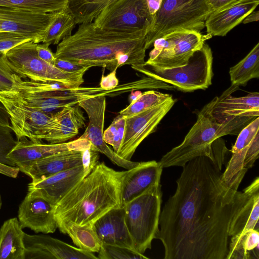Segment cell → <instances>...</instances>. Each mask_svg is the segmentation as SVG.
<instances>
[{
  "label": "cell",
  "instance_id": "1",
  "mask_svg": "<svg viewBox=\"0 0 259 259\" xmlns=\"http://www.w3.org/2000/svg\"><path fill=\"white\" fill-rule=\"evenodd\" d=\"M174 194L161 211L155 239L165 259H226L229 230L246 193L228 187L222 167L205 156L184 165Z\"/></svg>",
  "mask_w": 259,
  "mask_h": 259
},
{
  "label": "cell",
  "instance_id": "2",
  "mask_svg": "<svg viewBox=\"0 0 259 259\" xmlns=\"http://www.w3.org/2000/svg\"><path fill=\"white\" fill-rule=\"evenodd\" d=\"M147 34L108 31L96 27L93 22L83 23L57 45L55 55L56 58L111 71L124 65L138 71L145 67Z\"/></svg>",
  "mask_w": 259,
  "mask_h": 259
},
{
  "label": "cell",
  "instance_id": "3",
  "mask_svg": "<svg viewBox=\"0 0 259 259\" xmlns=\"http://www.w3.org/2000/svg\"><path fill=\"white\" fill-rule=\"evenodd\" d=\"M123 175L99 162L54 206L57 227L70 223L92 226L111 209L121 206Z\"/></svg>",
  "mask_w": 259,
  "mask_h": 259
},
{
  "label": "cell",
  "instance_id": "4",
  "mask_svg": "<svg viewBox=\"0 0 259 259\" xmlns=\"http://www.w3.org/2000/svg\"><path fill=\"white\" fill-rule=\"evenodd\" d=\"M234 135L227 126L218 123L207 104L199 112L196 122L183 141L164 154L159 162L162 168L183 166L199 156H205L222 167L228 149L221 138Z\"/></svg>",
  "mask_w": 259,
  "mask_h": 259
},
{
  "label": "cell",
  "instance_id": "5",
  "mask_svg": "<svg viewBox=\"0 0 259 259\" xmlns=\"http://www.w3.org/2000/svg\"><path fill=\"white\" fill-rule=\"evenodd\" d=\"M212 12L208 0H162L146 35V50L156 39L175 31L201 32Z\"/></svg>",
  "mask_w": 259,
  "mask_h": 259
},
{
  "label": "cell",
  "instance_id": "6",
  "mask_svg": "<svg viewBox=\"0 0 259 259\" xmlns=\"http://www.w3.org/2000/svg\"><path fill=\"white\" fill-rule=\"evenodd\" d=\"M162 195L159 183L122 206L134 249L141 254L151 248L159 230Z\"/></svg>",
  "mask_w": 259,
  "mask_h": 259
},
{
  "label": "cell",
  "instance_id": "7",
  "mask_svg": "<svg viewBox=\"0 0 259 259\" xmlns=\"http://www.w3.org/2000/svg\"><path fill=\"white\" fill-rule=\"evenodd\" d=\"M37 44L30 40L21 44L4 55L13 71L22 78L39 82L60 83L67 88L80 86L86 70L69 72L41 59L37 55Z\"/></svg>",
  "mask_w": 259,
  "mask_h": 259
},
{
  "label": "cell",
  "instance_id": "8",
  "mask_svg": "<svg viewBox=\"0 0 259 259\" xmlns=\"http://www.w3.org/2000/svg\"><path fill=\"white\" fill-rule=\"evenodd\" d=\"M213 57L211 49L205 42L182 66L164 68L145 66L147 76L162 81L184 92L205 90L212 82Z\"/></svg>",
  "mask_w": 259,
  "mask_h": 259
},
{
  "label": "cell",
  "instance_id": "9",
  "mask_svg": "<svg viewBox=\"0 0 259 259\" xmlns=\"http://www.w3.org/2000/svg\"><path fill=\"white\" fill-rule=\"evenodd\" d=\"M212 36L192 31H175L156 39L145 66L178 67L186 64L189 58Z\"/></svg>",
  "mask_w": 259,
  "mask_h": 259
},
{
  "label": "cell",
  "instance_id": "10",
  "mask_svg": "<svg viewBox=\"0 0 259 259\" xmlns=\"http://www.w3.org/2000/svg\"><path fill=\"white\" fill-rule=\"evenodd\" d=\"M153 18L145 0H118L106 6L93 22L96 27L108 31L148 33Z\"/></svg>",
  "mask_w": 259,
  "mask_h": 259
},
{
  "label": "cell",
  "instance_id": "11",
  "mask_svg": "<svg viewBox=\"0 0 259 259\" xmlns=\"http://www.w3.org/2000/svg\"><path fill=\"white\" fill-rule=\"evenodd\" d=\"M239 88L231 85L220 96L215 97L207 104L214 119L228 126L236 136L259 116L258 92H250L240 97L232 96L231 94Z\"/></svg>",
  "mask_w": 259,
  "mask_h": 259
},
{
  "label": "cell",
  "instance_id": "12",
  "mask_svg": "<svg viewBox=\"0 0 259 259\" xmlns=\"http://www.w3.org/2000/svg\"><path fill=\"white\" fill-rule=\"evenodd\" d=\"M231 152V157L222 173L223 182L238 190L246 172L259 156V117L245 126L237 135Z\"/></svg>",
  "mask_w": 259,
  "mask_h": 259
},
{
  "label": "cell",
  "instance_id": "13",
  "mask_svg": "<svg viewBox=\"0 0 259 259\" xmlns=\"http://www.w3.org/2000/svg\"><path fill=\"white\" fill-rule=\"evenodd\" d=\"M175 102L171 97L159 105L126 117L124 136L117 154L124 159L131 160L138 147L155 131Z\"/></svg>",
  "mask_w": 259,
  "mask_h": 259
},
{
  "label": "cell",
  "instance_id": "14",
  "mask_svg": "<svg viewBox=\"0 0 259 259\" xmlns=\"http://www.w3.org/2000/svg\"><path fill=\"white\" fill-rule=\"evenodd\" d=\"M0 102L10 117L12 128L17 140L38 139L52 121L54 113L34 109L15 98L6 90L0 91Z\"/></svg>",
  "mask_w": 259,
  "mask_h": 259
},
{
  "label": "cell",
  "instance_id": "15",
  "mask_svg": "<svg viewBox=\"0 0 259 259\" xmlns=\"http://www.w3.org/2000/svg\"><path fill=\"white\" fill-rule=\"evenodd\" d=\"M78 105L85 111L89 120L84 132L80 138L88 140L95 150L105 155L117 165L126 169L136 166L138 162L127 160L120 157L103 139L106 96H99L85 99Z\"/></svg>",
  "mask_w": 259,
  "mask_h": 259
},
{
  "label": "cell",
  "instance_id": "16",
  "mask_svg": "<svg viewBox=\"0 0 259 259\" xmlns=\"http://www.w3.org/2000/svg\"><path fill=\"white\" fill-rule=\"evenodd\" d=\"M56 12L36 13L0 6V31L23 33L35 43L42 42Z\"/></svg>",
  "mask_w": 259,
  "mask_h": 259
},
{
  "label": "cell",
  "instance_id": "17",
  "mask_svg": "<svg viewBox=\"0 0 259 259\" xmlns=\"http://www.w3.org/2000/svg\"><path fill=\"white\" fill-rule=\"evenodd\" d=\"M92 146L87 140L81 138L69 142L57 144H46L42 140H28L22 138L10 152L8 157L24 172L29 165L34 161L50 155L65 151H82Z\"/></svg>",
  "mask_w": 259,
  "mask_h": 259
},
{
  "label": "cell",
  "instance_id": "18",
  "mask_svg": "<svg viewBox=\"0 0 259 259\" xmlns=\"http://www.w3.org/2000/svg\"><path fill=\"white\" fill-rule=\"evenodd\" d=\"M45 234L24 233L25 259L98 258L92 252Z\"/></svg>",
  "mask_w": 259,
  "mask_h": 259
},
{
  "label": "cell",
  "instance_id": "19",
  "mask_svg": "<svg viewBox=\"0 0 259 259\" xmlns=\"http://www.w3.org/2000/svg\"><path fill=\"white\" fill-rule=\"evenodd\" d=\"M18 219L23 229L29 228L35 233H52L58 228L54 206L29 192L19 205Z\"/></svg>",
  "mask_w": 259,
  "mask_h": 259
},
{
  "label": "cell",
  "instance_id": "20",
  "mask_svg": "<svg viewBox=\"0 0 259 259\" xmlns=\"http://www.w3.org/2000/svg\"><path fill=\"white\" fill-rule=\"evenodd\" d=\"M160 163L155 160L139 162L134 167L124 171L121 182V205L159 184L162 172Z\"/></svg>",
  "mask_w": 259,
  "mask_h": 259
},
{
  "label": "cell",
  "instance_id": "21",
  "mask_svg": "<svg viewBox=\"0 0 259 259\" xmlns=\"http://www.w3.org/2000/svg\"><path fill=\"white\" fill-rule=\"evenodd\" d=\"M86 176L82 165L77 166L40 182L30 183L28 186V192L44 198L54 206Z\"/></svg>",
  "mask_w": 259,
  "mask_h": 259
},
{
  "label": "cell",
  "instance_id": "22",
  "mask_svg": "<svg viewBox=\"0 0 259 259\" xmlns=\"http://www.w3.org/2000/svg\"><path fill=\"white\" fill-rule=\"evenodd\" d=\"M92 227L102 244L135 250L125 223L123 207L111 209L97 219Z\"/></svg>",
  "mask_w": 259,
  "mask_h": 259
},
{
  "label": "cell",
  "instance_id": "23",
  "mask_svg": "<svg viewBox=\"0 0 259 259\" xmlns=\"http://www.w3.org/2000/svg\"><path fill=\"white\" fill-rule=\"evenodd\" d=\"M85 126V118L78 105L65 107L54 113L42 140L51 144L65 143Z\"/></svg>",
  "mask_w": 259,
  "mask_h": 259
},
{
  "label": "cell",
  "instance_id": "24",
  "mask_svg": "<svg viewBox=\"0 0 259 259\" xmlns=\"http://www.w3.org/2000/svg\"><path fill=\"white\" fill-rule=\"evenodd\" d=\"M259 0H238L211 13L205 23L207 33L225 36L254 10Z\"/></svg>",
  "mask_w": 259,
  "mask_h": 259
},
{
  "label": "cell",
  "instance_id": "25",
  "mask_svg": "<svg viewBox=\"0 0 259 259\" xmlns=\"http://www.w3.org/2000/svg\"><path fill=\"white\" fill-rule=\"evenodd\" d=\"M243 191L247 195L246 200L229 227V235L232 238H240L253 229L259 230V178H255Z\"/></svg>",
  "mask_w": 259,
  "mask_h": 259
},
{
  "label": "cell",
  "instance_id": "26",
  "mask_svg": "<svg viewBox=\"0 0 259 259\" xmlns=\"http://www.w3.org/2000/svg\"><path fill=\"white\" fill-rule=\"evenodd\" d=\"M81 165V151L68 150L34 161L24 173L31 178L32 183H35L61 171Z\"/></svg>",
  "mask_w": 259,
  "mask_h": 259
},
{
  "label": "cell",
  "instance_id": "27",
  "mask_svg": "<svg viewBox=\"0 0 259 259\" xmlns=\"http://www.w3.org/2000/svg\"><path fill=\"white\" fill-rule=\"evenodd\" d=\"M24 233L18 218L4 222L0 228V259H25Z\"/></svg>",
  "mask_w": 259,
  "mask_h": 259
},
{
  "label": "cell",
  "instance_id": "28",
  "mask_svg": "<svg viewBox=\"0 0 259 259\" xmlns=\"http://www.w3.org/2000/svg\"><path fill=\"white\" fill-rule=\"evenodd\" d=\"M229 75L232 85L245 86L253 78L259 77V43L237 64L230 67Z\"/></svg>",
  "mask_w": 259,
  "mask_h": 259
},
{
  "label": "cell",
  "instance_id": "29",
  "mask_svg": "<svg viewBox=\"0 0 259 259\" xmlns=\"http://www.w3.org/2000/svg\"><path fill=\"white\" fill-rule=\"evenodd\" d=\"M58 228L61 233L68 234L80 249L92 253L99 251L102 243L92 226L70 223L61 224Z\"/></svg>",
  "mask_w": 259,
  "mask_h": 259
},
{
  "label": "cell",
  "instance_id": "30",
  "mask_svg": "<svg viewBox=\"0 0 259 259\" xmlns=\"http://www.w3.org/2000/svg\"><path fill=\"white\" fill-rule=\"evenodd\" d=\"M76 24L75 18L67 5L56 12L42 42L49 45H58L72 34Z\"/></svg>",
  "mask_w": 259,
  "mask_h": 259
},
{
  "label": "cell",
  "instance_id": "31",
  "mask_svg": "<svg viewBox=\"0 0 259 259\" xmlns=\"http://www.w3.org/2000/svg\"><path fill=\"white\" fill-rule=\"evenodd\" d=\"M172 96L154 90L141 93L130 105L121 110L119 114L126 117H131L150 108L159 105L171 98Z\"/></svg>",
  "mask_w": 259,
  "mask_h": 259
},
{
  "label": "cell",
  "instance_id": "32",
  "mask_svg": "<svg viewBox=\"0 0 259 259\" xmlns=\"http://www.w3.org/2000/svg\"><path fill=\"white\" fill-rule=\"evenodd\" d=\"M69 0H0V6L13 7L36 13L59 11L68 5Z\"/></svg>",
  "mask_w": 259,
  "mask_h": 259
},
{
  "label": "cell",
  "instance_id": "33",
  "mask_svg": "<svg viewBox=\"0 0 259 259\" xmlns=\"http://www.w3.org/2000/svg\"><path fill=\"white\" fill-rule=\"evenodd\" d=\"M16 74L11 68L5 56L0 54V91L9 89L12 87ZM0 125L12 127L9 115L1 102Z\"/></svg>",
  "mask_w": 259,
  "mask_h": 259
},
{
  "label": "cell",
  "instance_id": "34",
  "mask_svg": "<svg viewBox=\"0 0 259 259\" xmlns=\"http://www.w3.org/2000/svg\"><path fill=\"white\" fill-rule=\"evenodd\" d=\"M125 118L117 116L109 126L103 132V139L106 144L111 145L113 151L117 154L124 136Z\"/></svg>",
  "mask_w": 259,
  "mask_h": 259
},
{
  "label": "cell",
  "instance_id": "35",
  "mask_svg": "<svg viewBox=\"0 0 259 259\" xmlns=\"http://www.w3.org/2000/svg\"><path fill=\"white\" fill-rule=\"evenodd\" d=\"M100 259H147L137 251L124 247L102 244L98 252Z\"/></svg>",
  "mask_w": 259,
  "mask_h": 259
},
{
  "label": "cell",
  "instance_id": "36",
  "mask_svg": "<svg viewBox=\"0 0 259 259\" xmlns=\"http://www.w3.org/2000/svg\"><path fill=\"white\" fill-rule=\"evenodd\" d=\"M12 127L0 125V163L16 166L8 157V154L18 143V140L14 139L12 135Z\"/></svg>",
  "mask_w": 259,
  "mask_h": 259
},
{
  "label": "cell",
  "instance_id": "37",
  "mask_svg": "<svg viewBox=\"0 0 259 259\" xmlns=\"http://www.w3.org/2000/svg\"><path fill=\"white\" fill-rule=\"evenodd\" d=\"M30 40L33 41L32 38L23 33L0 31V54L5 55L11 49Z\"/></svg>",
  "mask_w": 259,
  "mask_h": 259
},
{
  "label": "cell",
  "instance_id": "38",
  "mask_svg": "<svg viewBox=\"0 0 259 259\" xmlns=\"http://www.w3.org/2000/svg\"><path fill=\"white\" fill-rule=\"evenodd\" d=\"M98 152L93 147L81 151L82 165L86 175H88L99 162Z\"/></svg>",
  "mask_w": 259,
  "mask_h": 259
},
{
  "label": "cell",
  "instance_id": "39",
  "mask_svg": "<svg viewBox=\"0 0 259 259\" xmlns=\"http://www.w3.org/2000/svg\"><path fill=\"white\" fill-rule=\"evenodd\" d=\"M54 65L59 69L69 72L88 70L91 68L58 58H56Z\"/></svg>",
  "mask_w": 259,
  "mask_h": 259
},
{
  "label": "cell",
  "instance_id": "40",
  "mask_svg": "<svg viewBox=\"0 0 259 259\" xmlns=\"http://www.w3.org/2000/svg\"><path fill=\"white\" fill-rule=\"evenodd\" d=\"M49 45L46 43L42 44H37L36 47V50L38 56L42 60L54 64L56 58L55 54L52 52L49 48Z\"/></svg>",
  "mask_w": 259,
  "mask_h": 259
},
{
  "label": "cell",
  "instance_id": "41",
  "mask_svg": "<svg viewBox=\"0 0 259 259\" xmlns=\"http://www.w3.org/2000/svg\"><path fill=\"white\" fill-rule=\"evenodd\" d=\"M116 70L117 69H115L106 76L103 74L100 87L105 90H110L119 85V80L116 77Z\"/></svg>",
  "mask_w": 259,
  "mask_h": 259
},
{
  "label": "cell",
  "instance_id": "42",
  "mask_svg": "<svg viewBox=\"0 0 259 259\" xmlns=\"http://www.w3.org/2000/svg\"><path fill=\"white\" fill-rule=\"evenodd\" d=\"M19 172V168L17 166H10L0 163V174L7 177L16 178Z\"/></svg>",
  "mask_w": 259,
  "mask_h": 259
},
{
  "label": "cell",
  "instance_id": "43",
  "mask_svg": "<svg viewBox=\"0 0 259 259\" xmlns=\"http://www.w3.org/2000/svg\"><path fill=\"white\" fill-rule=\"evenodd\" d=\"M150 14L154 16L159 9L162 0H145Z\"/></svg>",
  "mask_w": 259,
  "mask_h": 259
},
{
  "label": "cell",
  "instance_id": "44",
  "mask_svg": "<svg viewBox=\"0 0 259 259\" xmlns=\"http://www.w3.org/2000/svg\"><path fill=\"white\" fill-rule=\"evenodd\" d=\"M238 0H217L212 7L213 12L223 8Z\"/></svg>",
  "mask_w": 259,
  "mask_h": 259
},
{
  "label": "cell",
  "instance_id": "45",
  "mask_svg": "<svg viewBox=\"0 0 259 259\" xmlns=\"http://www.w3.org/2000/svg\"><path fill=\"white\" fill-rule=\"evenodd\" d=\"M259 18V12L253 11L250 13L243 20V23H248L254 21H257Z\"/></svg>",
  "mask_w": 259,
  "mask_h": 259
},
{
  "label": "cell",
  "instance_id": "46",
  "mask_svg": "<svg viewBox=\"0 0 259 259\" xmlns=\"http://www.w3.org/2000/svg\"><path fill=\"white\" fill-rule=\"evenodd\" d=\"M117 1L118 0H105L103 4V9L108 5L111 4Z\"/></svg>",
  "mask_w": 259,
  "mask_h": 259
},
{
  "label": "cell",
  "instance_id": "47",
  "mask_svg": "<svg viewBox=\"0 0 259 259\" xmlns=\"http://www.w3.org/2000/svg\"><path fill=\"white\" fill-rule=\"evenodd\" d=\"M216 1L217 0H208V2H209L212 7Z\"/></svg>",
  "mask_w": 259,
  "mask_h": 259
},
{
  "label": "cell",
  "instance_id": "48",
  "mask_svg": "<svg viewBox=\"0 0 259 259\" xmlns=\"http://www.w3.org/2000/svg\"><path fill=\"white\" fill-rule=\"evenodd\" d=\"M2 197H1V195L0 194V209L2 207Z\"/></svg>",
  "mask_w": 259,
  "mask_h": 259
}]
</instances>
